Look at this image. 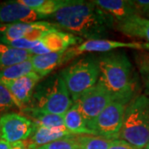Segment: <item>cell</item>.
I'll list each match as a JSON object with an SVG mask.
<instances>
[{
    "instance_id": "1",
    "label": "cell",
    "mask_w": 149,
    "mask_h": 149,
    "mask_svg": "<svg viewBox=\"0 0 149 149\" xmlns=\"http://www.w3.org/2000/svg\"><path fill=\"white\" fill-rule=\"evenodd\" d=\"M48 22L87 40L105 39L115 26L114 19L95 1L71 0L68 5L47 17Z\"/></svg>"
},
{
    "instance_id": "2",
    "label": "cell",
    "mask_w": 149,
    "mask_h": 149,
    "mask_svg": "<svg viewBox=\"0 0 149 149\" xmlns=\"http://www.w3.org/2000/svg\"><path fill=\"white\" fill-rule=\"evenodd\" d=\"M99 80L115 101L128 104L137 95L138 79L128 56L110 52L97 56Z\"/></svg>"
},
{
    "instance_id": "3",
    "label": "cell",
    "mask_w": 149,
    "mask_h": 149,
    "mask_svg": "<svg viewBox=\"0 0 149 149\" xmlns=\"http://www.w3.org/2000/svg\"><path fill=\"white\" fill-rule=\"evenodd\" d=\"M73 104L61 74L57 73L37 84L26 107L45 113L64 116Z\"/></svg>"
},
{
    "instance_id": "4",
    "label": "cell",
    "mask_w": 149,
    "mask_h": 149,
    "mask_svg": "<svg viewBox=\"0 0 149 149\" xmlns=\"http://www.w3.org/2000/svg\"><path fill=\"white\" fill-rule=\"evenodd\" d=\"M119 139L136 149H143L149 142V96L138 95L129 102L124 113Z\"/></svg>"
},
{
    "instance_id": "5",
    "label": "cell",
    "mask_w": 149,
    "mask_h": 149,
    "mask_svg": "<svg viewBox=\"0 0 149 149\" xmlns=\"http://www.w3.org/2000/svg\"><path fill=\"white\" fill-rule=\"evenodd\" d=\"M60 73L74 103L94 87L99 80L97 60L93 56L79 59Z\"/></svg>"
},
{
    "instance_id": "6",
    "label": "cell",
    "mask_w": 149,
    "mask_h": 149,
    "mask_svg": "<svg viewBox=\"0 0 149 149\" xmlns=\"http://www.w3.org/2000/svg\"><path fill=\"white\" fill-rule=\"evenodd\" d=\"M127 105L121 102H112L87 124L88 128L95 136L111 140L119 139Z\"/></svg>"
},
{
    "instance_id": "7",
    "label": "cell",
    "mask_w": 149,
    "mask_h": 149,
    "mask_svg": "<svg viewBox=\"0 0 149 149\" xmlns=\"http://www.w3.org/2000/svg\"><path fill=\"white\" fill-rule=\"evenodd\" d=\"M59 30L61 29L56 25L48 21L0 24V42L8 44L19 39H26L31 42H37L46 34Z\"/></svg>"
},
{
    "instance_id": "8",
    "label": "cell",
    "mask_w": 149,
    "mask_h": 149,
    "mask_svg": "<svg viewBox=\"0 0 149 149\" xmlns=\"http://www.w3.org/2000/svg\"><path fill=\"white\" fill-rule=\"evenodd\" d=\"M35 125L30 118L17 113H8L0 117L1 139L13 144L26 141L32 136Z\"/></svg>"
},
{
    "instance_id": "9",
    "label": "cell",
    "mask_w": 149,
    "mask_h": 149,
    "mask_svg": "<svg viewBox=\"0 0 149 149\" xmlns=\"http://www.w3.org/2000/svg\"><path fill=\"white\" fill-rule=\"evenodd\" d=\"M113 101L115 100L109 92L98 82L74 103L78 104L88 124Z\"/></svg>"
},
{
    "instance_id": "10",
    "label": "cell",
    "mask_w": 149,
    "mask_h": 149,
    "mask_svg": "<svg viewBox=\"0 0 149 149\" xmlns=\"http://www.w3.org/2000/svg\"><path fill=\"white\" fill-rule=\"evenodd\" d=\"M82 42V38L74 34L61 30L53 31L42 37L38 41L37 46L30 52L33 56L59 52L76 47L79 43Z\"/></svg>"
},
{
    "instance_id": "11",
    "label": "cell",
    "mask_w": 149,
    "mask_h": 149,
    "mask_svg": "<svg viewBox=\"0 0 149 149\" xmlns=\"http://www.w3.org/2000/svg\"><path fill=\"white\" fill-rule=\"evenodd\" d=\"M119 48H131L138 51H149V44L146 42H124L109 39H98V40H86L80 45L70 47L74 57L83 53H107L113 50Z\"/></svg>"
},
{
    "instance_id": "12",
    "label": "cell",
    "mask_w": 149,
    "mask_h": 149,
    "mask_svg": "<svg viewBox=\"0 0 149 149\" xmlns=\"http://www.w3.org/2000/svg\"><path fill=\"white\" fill-rule=\"evenodd\" d=\"M46 17L17 1L0 3V24L28 23L42 21Z\"/></svg>"
},
{
    "instance_id": "13",
    "label": "cell",
    "mask_w": 149,
    "mask_h": 149,
    "mask_svg": "<svg viewBox=\"0 0 149 149\" xmlns=\"http://www.w3.org/2000/svg\"><path fill=\"white\" fill-rule=\"evenodd\" d=\"M42 78L34 71L16 80L2 82L10 92L17 107L22 109L28 105L32 100L33 92Z\"/></svg>"
},
{
    "instance_id": "14",
    "label": "cell",
    "mask_w": 149,
    "mask_h": 149,
    "mask_svg": "<svg viewBox=\"0 0 149 149\" xmlns=\"http://www.w3.org/2000/svg\"><path fill=\"white\" fill-rule=\"evenodd\" d=\"M74 57V56L71 49L69 48L59 52L34 55L30 60L32 61L33 71L43 79L52 73V70L72 60Z\"/></svg>"
},
{
    "instance_id": "15",
    "label": "cell",
    "mask_w": 149,
    "mask_h": 149,
    "mask_svg": "<svg viewBox=\"0 0 149 149\" xmlns=\"http://www.w3.org/2000/svg\"><path fill=\"white\" fill-rule=\"evenodd\" d=\"M114 28L126 36L142 39L149 44V18L134 15L115 22Z\"/></svg>"
},
{
    "instance_id": "16",
    "label": "cell",
    "mask_w": 149,
    "mask_h": 149,
    "mask_svg": "<svg viewBox=\"0 0 149 149\" xmlns=\"http://www.w3.org/2000/svg\"><path fill=\"white\" fill-rule=\"evenodd\" d=\"M97 6L111 16L115 22L139 15L132 0H95Z\"/></svg>"
},
{
    "instance_id": "17",
    "label": "cell",
    "mask_w": 149,
    "mask_h": 149,
    "mask_svg": "<svg viewBox=\"0 0 149 149\" xmlns=\"http://www.w3.org/2000/svg\"><path fill=\"white\" fill-rule=\"evenodd\" d=\"M70 136H73V134L70 133L65 126L56 128L35 127L32 136L27 139V141L37 148L40 146Z\"/></svg>"
},
{
    "instance_id": "18",
    "label": "cell",
    "mask_w": 149,
    "mask_h": 149,
    "mask_svg": "<svg viewBox=\"0 0 149 149\" xmlns=\"http://www.w3.org/2000/svg\"><path fill=\"white\" fill-rule=\"evenodd\" d=\"M64 125L73 135H93L76 103L73 104L64 115Z\"/></svg>"
},
{
    "instance_id": "19",
    "label": "cell",
    "mask_w": 149,
    "mask_h": 149,
    "mask_svg": "<svg viewBox=\"0 0 149 149\" xmlns=\"http://www.w3.org/2000/svg\"><path fill=\"white\" fill-rule=\"evenodd\" d=\"M32 56L29 51L14 48L0 42V70L30 60Z\"/></svg>"
},
{
    "instance_id": "20",
    "label": "cell",
    "mask_w": 149,
    "mask_h": 149,
    "mask_svg": "<svg viewBox=\"0 0 149 149\" xmlns=\"http://www.w3.org/2000/svg\"><path fill=\"white\" fill-rule=\"evenodd\" d=\"M18 2L44 16L47 19V17L68 5L71 0H18Z\"/></svg>"
},
{
    "instance_id": "21",
    "label": "cell",
    "mask_w": 149,
    "mask_h": 149,
    "mask_svg": "<svg viewBox=\"0 0 149 149\" xmlns=\"http://www.w3.org/2000/svg\"><path fill=\"white\" fill-rule=\"evenodd\" d=\"M31 118L35 127H44V128H56L63 127L64 125V116L45 113L42 112L36 111L32 109L25 107L22 109Z\"/></svg>"
},
{
    "instance_id": "22",
    "label": "cell",
    "mask_w": 149,
    "mask_h": 149,
    "mask_svg": "<svg viewBox=\"0 0 149 149\" xmlns=\"http://www.w3.org/2000/svg\"><path fill=\"white\" fill-rule=\"evenodd\" d=\"M33 72L31 60H27L19 64L12 65L8 68L0 70V81H9L21 78Z\"/></svg>"
},
{
    "instance_id": "23",
    "label": "cell",
    "mask_w": 149,
    "mask_h": 149,
    "mask_svg": "<svg viewBox=\"0 0 149 149\" xmlns=\"http://www.w3.org/2000/svg\"><path fill=\"white\" fill-rule=\"evenodd\" d=\"M134 60L143 85L145 95L149 96V51H138L134 54Z\"/></svg>"
},
{
    "instance_id": "24",
    "label": "cell",
    "mask_w": 149,
    "mask_h": 149,
    "mask_svg": "<svg viewBox=\"0 0 149 149\" xmlns=\"http://www.w3.org/2000/svg\"><path fill=\"white\" fill-rule=\"evenodd\" d=\"M80 149H109L114 140L95 135H78Z\"/></svg>"
},
{
    "instance_id": "25",
    "label": "cell",
    "mask_w": 149,
    "mask_h": 149,
    "mask_svg": "<svg viewBox=\"0 0 149 149\" xmlns=\"http://www.w3.org/2000/svg\"><path fill=\"white\" fill-rule=\"evenodd\" d=\"M36 149H80V144L78 135H73L40 146Z\"/></svg>"
},
{
    "instance_id": "26",
    "label": "cell",
    "mask_w": 149,
    "mask_h": 149,
    "mask_svg": "<svg viewBox=\"0 0 149 149\" xmlns=\"http://www.w3.org/2000/svg\"><path fill=\"white\" fill-rule=\"evenodd\" d=\"M13 107H17L16 102L7 87L0 81V113L7 111Z\"/></svg>"
},
{
    "instance_id": "27",
    "label": "cell",
    "mask_w": 149,
    "mask_h": 149,
    "mask_svg": "<svg viewBox=\"0 0 149 149\" xmlns=\"http://www.w3.org/2000/svg\"><path fill=\"white\" fill-rule=\"evenodd\" d=\"M132 3L139 16L147 15L149 17V0H132Z\"/></svg>"
},
{
    "instance_id": "28",
    "label": "cell",
    "mask_w": 149,
    "mask_h": 149,
    "mask_svg": "<svg viewBox=\"0 0 149 149\" xmlns=\"http://www.w3.org/2000/svg\"><path fill=\"white\" fill-rule=\"evenodd\" d=\"M109 149H136L121 139H115Z\"/></svg>"
},
{
    "instance_id": "29",
    "label": "cell",
    "mask_w": 149,
    "mask_h": 149,
    "mask_svg": "<svg viewBox=\"0 0 149 149\" xmlns=\"http://www.w3.org/2000/svg\"><path fill=\"white\" fill-rule=\"evenodd\" d=\"M11 149H36V148L32 146L31 143H29L27 140H26V141L19 142L17 143H13V148Z\"/></svg>"
},
{
    "instance_id": "30",
    "label": "cell",
    "mask_w": 149,
    "mask_h": 149,
    "mask_svg": "<svg viewBox=\"0 0 149 149\" xmlns=\"http://www.w3.org/2000/svg\"><path fill=\"white\" fill-rule=\"evenodd\" d=\"M13 148V144L9 143L4 139H0V149H11Z\"/></svg>"
},
{
    "instance_id": "31",
    "label": "cell",
    "mask_w": 149,
    "mask_h": 149,
    "mask_svg": "<svg viewBox=\"0 0 149 149\" xmlns=\"http://www.w3.org/2000/svg\"><path fill=\"white\" fill-rule=\"evenodd\" d=\"M143 149H149V142H148V143L146 145V147H145Z\"/></svg>"
},
{
    "instance_id": "32",
    "label": "cell",
    "mask_w": 149,
    "mask_h": 149,
    "mask_svg": "<svg viewBox=\"0 0 149 149\" xmlns=\"http://www.w3.org/2000/svg\"><path fill=\"white\" fill-rule=\"evenodd\" d=\"M0 137H1V134H0Z\"/></svg>"
}]
</instances>
